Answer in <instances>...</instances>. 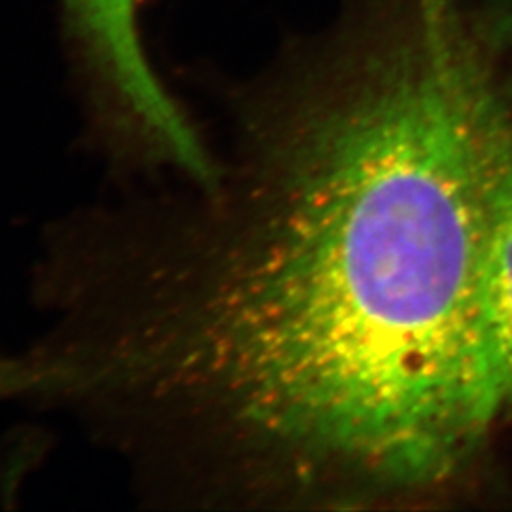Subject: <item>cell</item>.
<instances>
[{"label": "cell", "mask_w": 512, "mask_h": 512, "mask_svg": "<svg viewBox=\"0 0 512 512\" xmlns=\"http://www.w3.org/2000/svg\"><path fill=\"white\" fill-rule=\"evenodd\" d=\"M92 74L101 148L116 175H175L203 196L219 194L228 165L169 95L148 63L139 35V0H63Z\"/></svg>", "instance_id": "cell-2"}, {"label": "cell", "mask_w": 512, "mask_h": 512, "mask_svg": "<svg viewBox=\"0 0 512 512\" xmlns=\"http://www.w3.org/2000/svg\"><path fill=\"white\" fill-rule=\"evenodd\" d=\"M490 310L512 418V133L503 147L494 188L490 239Z\"/></svg>", "instance_id": "cell-3"}, {"label": "cell", "mask_w": 512, "mask_h": 512, "mask_svg": "<svg viewBox=\"0 0 512 512\" xmlns=\"http://www.w3.org/2000/svg\"><path fill=\"white\" fill-rule=\"evenodd\" d=\"M495 44L512 55V0H503L499 18L495 23Z\"/></svg>", "instance_id": "cell-5"}, {"label": "cell", "mask_w": 512, "mask_h": 512, "mask_svg": "<svg viewBox=\"0 0 512 512\" xmlns=\"http://www.w3.org/2000/svg\"><path fill=\"white\" fill-rule=\"evenodd\" d=\"M454 14V0H420L418 16L427 25H440Z\"/></svg>", "instance_id": "cell-4"}, {"label": "cell", "mask_w": 512, "mask_h": 512, "mask_svg": "<svg viewBox=\"0 0 512 512\" xmlns=\"http://www.w3.org/2000/svg\"><path fill=\"white\" fill-rule=\"evenodd\" d=\"M512 103L456 18L258 116L215 196L97 207L71 268L93 412L152 495L439 494L509 418L490 310Z\"/></svg>", "instance_id": "cell-1"}]
</instances>
